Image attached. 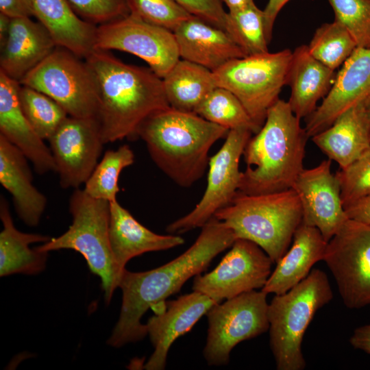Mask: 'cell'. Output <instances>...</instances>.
Wrapping results in <instances>:
<instances>
[{
    "instance_id": "34",
    "label": "cell",
    "mask_w": 370,
    "mask_h": 370,
    "mask_svg": "<svg viewBox=\"0 0 370 370\" xmlns=\"http://www.w3.org/2000/svg\"><path fill=\"white\" fill-rule=\"evenodd\" d=\"M18 97L25 116L43 140H49L69 116L56 101L31 87L21 84Z\"/></svg>"
},
{
    "instance_id": "11",
    "label": "cell",
    "mask_w": 370,
    "mask_h": 370,
    "mask_svg": "<svg viewBox=\"0 0 370 370\" xmlns=\"http://www.w3.org/2000/svg\"><path fill=\"white\" fill-rule=\"evenodd\" d=\"M323 260L348 308L370 306V226L348 219L328 242Z\"/></svg>"
},
{
    "instance_id": "35",
    "label": "cell",
    "mask_w": 370,
    "mask_h": 370,
    "mask_svg": "<svg viewBox=\"0 0 370 370\" xmlns=\"http://www.w3.org/2000/svg\"><path fill=\"white\" fill-rule=\"evenodd\" d=\"M357 47L370 48V0H328Z\"/></svg>"
},
{
    "instance_id": "32",
    "label": "cell",
    "mask_w": 370,
    "mask_h": 370,
    "mask_svg": "<svg viewBox=\"0 0 370 370\" xmlns=\"http://www.w3.org/2000/svg\"><path fill=\"white\" fill-rule=\"evenodd\" d=\"M195 113L229 130L245 128L255 134L261 128L252 120L240 100L222 87L215 88L199 104Z\"/></svg>"
},
{
    "instance_id": "22",
    "label": "cell",
    "mask_w": 370,
    "mask_h": 370,
    "mask_svg": "<svg viewBox=\"0 0 370 370\" xmlns=\"http://www.w3.org/2000/svg\"><path fill=\"white\" fill-rule=\"evenodd\" d=\"M26 156L0 134V182L12 195L18 217L27 225L38 224L47 199L33 184Z\"/></svg>"
},
{
    "instance_id": "5",
    "label": "cell",
    "mask_w": 370,
    "mask_h": 370,
    "mask_svg": "<svg viewBox=\"0 0 370 370\" xmlns=\"http://www.w3.org/2000/svg\"><path fill=\"white\" fill-rule=\"evenodd\" d=\"M302 208L293 188L261 195L238 191L214 217L234 233L251 241L276 264L288 250L302 222Z\"/></svg>"
},
{
    "instance_id": "19",
    "label": "cell",
    "mask_w": 370,
    "mask_h": 370,
    "mask_svg": "<svg viewBox=\"0 0 370 370\" xmlns=\"http://www.w3.org/2000/svg\"><path fill=\"white\" fill-rule=\"evenodd\" d=\"M20 87L19 82L0 71V134L30 160L38 175L56 171L49 147L35 132L21 108Z\"/></svg>"
},
{
    "instance_id": "45",
    "label": "cell",
    "mask_w": 370,
    "mask_h": 370,
    "mask_svg": "<svg viewBox=\"0 0 370 370\" xmlns=\"http://www.w3.org/2000/svg\"><path fill=\"white\" fill-rule=\"evenodd\" d=\"M228 8L229 12L243 9L254 3V0H222Z\"/></svg>"
},
{
    "instance_id": "24",
    "label": "cell",
    "mask_w": 370,
    "mask_h": 370,
    "mask_svg": "<svg viewBox=\"0 0 370 370\" xmlns=\"http://www.w3.org/2000/svg\"><path fill=\"white\" fill-rule=\"evenodd\" d=\"M313 143L343 169L370 149V121L365 102L342 113L327 129L313 136Z\"/></svg>"
},
{
    "instance_id": "1",
    "label": "cell",
    "mask_w": 370,
    "mask_h": 370,
    "mask_svg": "<svg viewBox=\"0 0 370 370\" xmlns=\"http://www.w3.org/2000/svg\"><path fill=\"white\" fill-rule=\"evenodd\" d=\"M236 240L233 231L213 217L201 227L195 243L176 258L146 271L125 269L119 286L123 294L121 312L107 343L120 347L143 340L147 330L140 319L147 310L179 292L188 280L205 271Z\"/></svg>"
},
{
    "instance_id": "29",
    "label": "cell",
    "mask_w": 370,
    "mask_h": 370,
    "mask_svg": "<svg viewBox=\"0 0 370 370\" xmlns=\"http://www.w3.org/2000/svg\"><path fill=\"white\" fill-rule=\"evenodd\" d=\"M162 79L169 106L186 112L195 113L217 87L212 71L183 59L179 60Z\"/></svg>"
},
{
    "instance_id": "4",
    "label": "cell",
    "mask_w": 370,
    "mask_h": 370,
    "mask_svg": "<svg viewBox=\"0 0 370 370\" xmlns=\"http://www.w3.org/2000/svg\"><path fill=\"white\" fill-rule=\"evenodd\" d=\"M229 131L194 112L169 107L148 116L138 137L164 174L178 186L190 187L205 173L212 146Z\"/></svg>"
},
{
    "instance_id": "14",
    "label": "cell",
    "mask_w": 370,
    "mask_h": 370,
    "mask_svg": "<svg viewBox=\"0 0 370 370\" xmlns=\"http://www.w3.org/2000/svg\"><path fill=\"white\" fill-rule=\"evenodd\" d=\"M218 266L195 276L193 290L217 303L262 288L271 273L272 260L255 243L237 238Z\"/></svg>"
},
{
    "instance_id": "31",
    "label": "cell",
    "mask_w": 370,
    "mask_h": 370,
    "mask_svg": "<svg viewBox=\"0 0 370 370\" xmlns=\"http://www.w3.org/2000/svg\"><path fill=\"white\" fill-rule=\"evenodd\" d=\"M134 162V153L127 145H121L116 150L106 151L85 182L83 190L94 199L109 202L116 201L120 190V173Z\"/></svg>"
},
{
    "instance_id": "36",
    "label": "cell",
    "mask_w": 370,
    "mask_h": 370,
    "mask_svg": "<svg viewBox=\"0 0 370 370\" xmlns=\"http://www.w3.org/2000/svg\"><path fill=\"white\" fill-rule=\"evenodd\" d=\"M132 14L142 20L173 31L191 14L174 0H127Z\"/></svg>"
},
{
    "instance_id": "3",
    "label": "cell",
    "mask_w": 370,
    "mask_h": 370,
    "mask_svg": "<svg viewBox=\"0 0 370 370\" xmlns=\"http://www.w3.org/2000/svg\"><path fill=\"white\" fill-rule=\"evenodd\" d=\"M288 101L279 99L267 111L260 130L244 149L246 169L238 190L261 195L292 188L304 169L309 136Z\"/></svg>"
},
{
    "instance_id": "30",
    "label": "cell",
    "mask_w": 370,
    "mask_h": 370,
    "mask_svg": "<svg viewBox=\"0 0 370 370\" xmlns=\"http://www.w3.org/2000/svg\"><path fill=\"white\" fill-rule=\"evenodd\" d=\"M224 30L247 56L268 52L264 10L254 3L232 12H227Z\"/></svg>"
},
{
    "instance_id": "28",
    "label": "cell",
    "mask_w": 370,
    "mask_h": 370,
    "mask_svg": "<svg viewBox=\"0 0 370 370\" xmlns=\"http://www.w3.org/2000/svg\"><path fill=\"white\" fill-rule=\"evenodd\" d=\"M0 219L3 229L0 233V275L15 273L35 275L42 271L48 257V252L30 249L29 245L46 243L49 236L24 233L14 225L7 200L1 196Z\"/></svg>"
},
{
    "instance_id": "12",
    "label": "cell",
    "mask_w": 370,
    "mask_h": 370,
    "mask_svg": "<svg viewBox=\"0 0 370 370\" xmlns=\"http://www.w3.org/2000/svg\"><path fill=\"white\" fill-rule=\"evenodd\" d=\"M252 134L245 128L228 132L220 149L209 159L207 185L201 200L189 213L168 225L167 232L181 234L201 227L232 202L241 179L240 159Z\"/></svg>"
},
{
    "instance_id": "23",
    "label": "cell",
    "mask_w": 370,
    "mask_h": 370,
    "mask_svg": "<svg viewBox=\"0 0 370 370\" xmlns=\"http://www.w3.org/2000/svg\"><path fill=\"white\" fill-rule=\"evenodd\" d=\"M109 238L121 271L132 258L150 251L166 250L184 243L178 235L156 234L139 223L118 201L110 202Z\"/></svg>"
},
{
    "instance_id": "15",
    "label": "cell",
    "mask_w": 370,
    "mask_h": 370,
    "mask_svg": "<svg viewBox=\"0 0 370 370\" xmlns=\"http://www.w3.org/2000/svg\"><path fill=\"white\" fill-rule=\"evenodd\" d=\"M62 188H79L90 176L104 145L97 121L69 116L48 140Z\"/></svg>"
},
{
    "instance_id": "10",
    "label": "cell",
    "mask_w": 370,
    "mask_h": 370,
    "mask_svg": "<svg viewBox=\"0 0 370 370\" xmlns=\"http://www.w3.org/2000/svg\"><path fill=\"white\" fill-rule=\"evenodd\" d=\"M267 295L262 290H253L217 303L207 312L203 354L208 365H227L236 345L269 330Z\"/></svg>"
},
{
    "instance_id": "17",
    "label": "cell",
    "mask_w": 370,
    "mask_h": 370,
    "mask_svg": "<svg viewBox=\"0 0 370 370\" xmlns=\"http://www.w3.org/2000/svg\"><path fill=\"white\" fill-rule=\"evenodd\" d=\"M370 98V48L356 47L343 64L322 103L306 118L312 137L329 127L345 111Z\"/></svg>"
},
{
    "instance_id": "39",
    "label": "cell",
    "mask_w": 370,
    "mask_h": 370,
    "mask_svg": "<svg viewBox=\"0 0 370 370\" xmlns=\"http://www.w3.org/2000/svg\"><path fill=\"white\" fill-rule=\"evenodd\" d=\"M191 15L224 30L227 14L222 0H174Z\"/></svg>"
},
{
    "instance_id": "27",
    "label": "cell",
    "mask_w": 370,
    "mask_h": 370,
    "mask_svg": "<svg viewBox=\"0 0 370 370\" xmlns=\"http://www.w3.org/2000/svg\"><path fill=\"white\" fill-rule=\"evenodd\" d=\"M34 16L49 32L57 46L85 59L95 50L97 26L79 17L67 0H32Z\"/></svg>"
},
{
    "instance_id": "42",
    "label": "cell",
    "mask_w": 370,
    "mask_h": 370,
    "mask_svg": "<svg viewBox=\"0 0 370 370\" xmlns=\"http://www.w3.org/2000/svg\"><path fill=\"white\" fill-rule=\"evenodd\" d=\"M290 0H269L264 10L267 37L271 41L275 18L282 8Z\"/></svg>"
},
{
    "instance_id": "43",
    "label": "cell",
    "mask_w": 370,
    "mask_h": 370,
    "mask_svg": "<svg viewBox=\"0 0 370 370\" xmlns=\"http://www.w3.org/2000/svg\"><path fill=\"white\" fill-rule=\"evenodd\" d=\"M349 342L354 348L370 354V324L355 329Z\"/></svg>"
},
{
    "instance_id": "7",
    "label": "cell",
    "mask_w": 370,
    "mask_h": 370,
    "mask_svg": "<svg viewBox=\"0 0 370 370\" xmlns=\"http://www.w3.org/2000/svg\"><path fill=\"white\" fill-rule=\"evenodd\" d=\"M69 212L73 220L67 231L36 248L47 252L68 249L81 254L90 271L100 278L109 303L124 271L117 267L110 246V202L76 188L69 199Z\"/></svg>"
},
{
    "instance_id": "20",
    "label": "cell",
    "mask_w": 370,
    "mask_h": 370,
    "mask_svg": "<svg viewBox=\"0 0 370 370\" xmlns=\"http://www.w3.org/2000/svg\"><path fill=\"white\" fill-rule=\"evenodd\" d=\"M180 57L212 72L247 56L223 29L191 15L174 31Z\"/></svg>"
},
{
    "instance_id": "46",
    "label": "cell",
    "mask_w": 370,
    "mask_h": 370,
    "mask_svg": "<svg viewBox=\"0 0 370 370\" xmlns=\"http://www.w3.org/2000/svg\"><path fill=\"white\" fill-rule=\"evenodd\" d=\"M365 109L367 116L370 121V98L367 101H365Z\"/></svg>"
},
{
    "instance_id": "21",
    "label": "cell",
    "mask_w": 370,
    "mask_h": 370,
    "mask_svg": "<svg viewBox=\"0 0 370 370\" xmlns=\"http://www.w3.org/2000/svg\"><path fill=\"white\" fill-rule=\"evenodd\" d=\"M57 47L47 28L31 17L12 18L8 38L1 47L0 71L20 81Z\"/></svg>"
},
{
    "instance_id": "8",
    "label": "cell",
    "mask_w": 370,
    "mask_h": 370,
    "mask_svg": "<svg viewBox=\"0 0 370 370\" xmlns=\"http://www.w3.org/2000/svg\"><path fill=\"white\" fill-rule=\"evenodd\" d=\"M292 51L284 49L236 58L213 71L217 86L232 92L259 127L287 85Z\"/></svg>"
},
{
    "instance_id": "18",
    "label": "cell",
    "mask_w": 370,
    "mask_h": 370,
    "mask_svg": "<svg viewBox=\"0 0 370 370\" xmlns=\"http://www.w3.org/2000/svg\"><path fill=\"white\" fill-rule=\"evenodd\" d=\"M216 304L208 296L194 291L166 302L164 308L150 317L146 324L154 351L145 369H164L168 352L173 342L189 332Z\"/></svg>"
},
{
    "instance_id": "33",
    "label": "cell",
    "mask_w": 370,
    "mask_h": 370,
    "mask_svg": "<svg viewBox=\"0 0 370 370\" xmlns=\"http://www.w3.org/2000/svg\"><path fill=\"white\" fill-rule=\"evenodd\" d=\"M356 47L346 28L336 21L317 28L308 45L315 59L334 71L343 65Z\"/></svg>"
},
{
    "instance_id": "9",
    "label": "cell",
    "mask_w": 370,
    "mask_h": 370,
    "mask_svg": "<svg viewBox=\"0 0 370 370\" xmlns=\"http://www.w3.org/2000/svg\"><path fill=\"white\" fill-rule=\"evenodd\" d=\"M50 97L69 116L97 121V87L86 60L57 46L19 82Z\"/></svg>"
},
{
    "instance_id": "13",
    "label": "cell",
    "mask_w": 370,
    "mask_h": 370,
    "mask_svg": "<svg viewBox=\"0 0 370 370\" xmlns=\"http://www.w3.org/2000/svg\"><path fill=\"white\" fill-rule=\"evenodd\" d=\"M95 49L133 54L146 62L161 78L180 58L173 32L132 14L97 26Z\"/></svg>"
},
{
    "instance_id": "37",
    "label": "cell",
    "mask_w": 370,
    "mask_h": 370,
    "mask_svg": "<svg viewBox=\"0 0 370 370\" xmlns=\"http://www.w3.org/2000/svg\"><path fill=\"white\" fill-rule=\"evenodd\" d=\"M343 206L370 195V149L335 173Z\"/></svg>"
},
{
    "instance_id": "6",
    "label": "cell",
    "mask_w": 370,
    "mask_h": 370,
    "mask_svg": "<svg viewBox=\"0 0 370 370\" xmlns=\"http://www.w3.org/2000/svg\"><path fill=\"white\" fill-rule=\"evenodd\" d=\"M333 298L325 273L314 269L284 293L275 295L268 305L269 343L277 369L302 370L304 335L317 311Z\"/></svg>"
},
{
    "instance_id": "26",
    "label": "cell",
    "mask_w": 370,
    "mask_h": 370,
    "mask_svg": "<svg viewBox=\"0 0 370 370\" xmlns=\"http://www.w3.org/2000/svg\"><path fill=\"white\" fill-rule=\"evenodd\" d=\"M336 74L315 59L308 45H300L292 53L287 85L291 93L288 101L299 119L306 118L317 108V102L329 92Z\"/></svg>"
},
{
    "instance_id": "25",
    "label": "cell",
    "mask_w": 370,
    "mask_h": 370,
    "mask_svg": "<svg viewBox=\"0 0 370 370\" xmlns=\"http://www.w3.org/2000/svg\"><path fill=\"white\" fill-rule=\"evenodd\" d=\"M292 242L261 289L267 295L286 293L303 280L316 262L323 259L328 242L317 227L301 222Z\"/></svg>"
},
{
    "instance_id": "38",
    "label": "cell",
    "mask_w": 370,
    "mask_h": 370,
    "mask_svg": "<svg viewBox=\"0 0 370 370\" xmlns=\"http://www.w3.org/2000/svg\"><path fill=\"white\" fill-rule=\"evenodd\" d=\"M75 13L96 26L130 14L127 0H67Z\"/></svg>"
},
{
    "instance_id": "44",
    "label": "cell",
    "mask_w": 370,
    "mask_h": 370,
    "mask_svg": "<svg viewBox=\"0 0 370 370\" xmlns=\"http://www.w3.org/2000/svg\"><path fill=\"white\" fill-rule=\"evenodd\" d=\"M12 18L0 12V47H2L6 39L10 30Z\"/></svg>"
},
{
    "instance_id": "41",
    "label": "cell",
    "mask_w": 370,
    "mask_h": 370,
    "mask_svg": "<svg viewBox=\"0 0 370 370\" xmlns=\"http://www.w3.org/2000/svg\"><path fill=\"white\" fill-rule=\"evenodd\" d=\"M348 219L370 226V195L344 207Z\"/></svg>"
},
{
    "instance_id": "16",
    "label": "cell",
    "mask_w": 370,
    "mask_h": 370,
    "mask_svg": "<svg viewBox=\"0 0 370 370\" xmlns=\"http://www.w3.org/2000/svg\"><path fill=\"white\" fill-rule=\"evenodd\" d=\"M330 159L300 172L293 188L302 208V223L317 227L328 242L348 219Z\"/></svg>"
},
{
    "instance_id": "2",
    "label": "cell",
    "mask_w": 370,
    "mask_h": 370,
    "mask_svg": "<svg viewBox=\"0 0 370 370\" xmlns=\"http://www.w3.org/2000/svg\"><path fill=\"white\" fill-rule=\"evenodd\" d=\"M85 60L97 87V121L104 144L136 138L148 116L170 107L162 79L150 68L126 64L108 51L99 49Z\"/></svg>"
},
{
    "instance_id": "40",
    "label": "cell",
    "mask_w": 370,
    "mask_h": 370,
    "mask_svg": "<svg viewBox=\"0 0 370 370\" xmlns=\"http://www.w3.org/2000/svg\"><path fill=\"white\" fill-rule=\"evenodd\" d=\"M0 12L10 18L34 16L32 0H0Z\"/></svg>"
}]
</instances>
